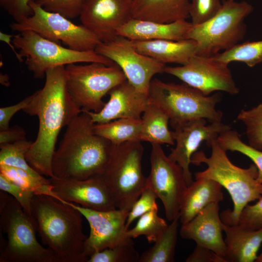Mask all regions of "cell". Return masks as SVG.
I'll use <instances>...</instances> for the list:
<instances>
[{
    "mask_svg": "<svg viewBox=\"0 0 262 262\" xmlns=\"http://www.w3.org/2000/svg\"><path fill=\"white\" fill-rule=\"evenodd\" d=\"M49 180L54 198L59 200L97 211L117 209L102 175L85 180L57 178Z\"/></svg>",
    "mask_w": 262,
    "mask_h": 262,
    "instance_id": "18",
    "label": "cell"
},
{
    "mask_svg": "<svg viewBox=\"0 0 262 262\" xmlns=\"http://www.w3.org/2000/svg\"><path fill=\"white\" fill-rule=\"evenodd\" d=\"M219 203H213L189 222L182 224L181 237L194 240L196 245L209 248L226 260V247L222 232L224 223L219 214Z\"/></svg>",
    "mask_w": 262,
    "mask_h": 262,
    "instance_id": "20",
    "label": "cell"
},
{
    "mask_svg": "<svg viewBox=\"0 0 262 262\" xmlns=\"http://www.w3.org/2000/svg\"><path fill=\"white\" fill-rule=\"evenodd\" d=\"M33 219L42 243L59 262H86L83 255L87 237L82 231V213L51 196L34 195L31 205Z\"/></svg>",
    "mask_w": 262,
    "mask_h": 262,
    "instance_id": "3",
    "label": "cell"
},
{
    "mask_svg": "<svg viewBox=\"0 0 262 262\" xmlns=\"http://www.w3.org/2000/svg\"><path fill=\"white\" fill-rule=\"evenodd\" d=\"M206 120L203 118L195 119L174 128L176 146L171 148L168 156L183 169L188 186L194 181L189 168L191 159L200 144L206 141L207 145L220 133L231 129L221 122L207 125Z\"/></svg>",
    "mask_w": 262,
    "mask_h": 262,
    "instance_id": "16",
    "label": "cell"
},
{
    "mask_svg": "<svg viewBox=\"0 0 262 262\" xmlns=\"http://www.w3.org/2000/svg\"><path fill=\"white\" fill-rule=\"evenodd\" d=\"M190 17L192 24L203 23L213 16L220 10L222 4L219 0H190Z\"/></svg>",
    "mask_w": 262,
    "mask_h": 262,
    "instance_id": "37",
    "label": "cell"
},
{
    "mask_svg": "<svg viewBox=\"0 0 262 262\" xmlns=\"http://www.w3.org/2000/svg\"><path fill=\"white\" fill-rule=\"evenodd\" d=\"M229 64L213 56L196 55L185 65L165 66L164 72L173 75L206 96L214 91L239 93Z\"/></svg>",
    "mask_w": 262,
    "mask_h": 262,
    "instance_id": "14",
    "label": "cell"
},
{
    "mask_svg": "<svg viewBox=\"0 0 262 262\" xmlns=\"http://www.w3.org/2000/svg\"><path fill=\"white\" fill-rule=\"evenodd\" d=\"M72 64L65 66L66 85L74 102L82 111H100L103 98L114 87L127 80L115 64Z\"/></svg>",
    "mask_w": 262,
    "mask_h": 262,
    "instance_id": "10",
    "label": "cell"
},
{
    "mask_svg": "<svg viewBox=\"0 0 262 262\" xmlns=\"http://www.w3.org/2000/svg\"><path fill=\"white\" fill-rule=\"evenodd\" d=\"M149 100L168 115L174 128L185 122L203 118L210 123L221 122L223 113L216 105L220 95L206 96L199 90L183 83H167L158 79L151 82Z\"/></svg>",
    "mask_w": 262,
    "mask_h": 262,
    "instance_id": "5",
    "label": "cell"
},
{
    "mask_svg": "<svg viewBox=\"0 0 262 262\" xmlns=\"http://www.w3.org/2000/svg\"><path fill=\"white\" fill-rule=\"evenodd\" d=\"M190 0H131V18L171 23L190 17Z\"/></svg>",
    "mask_w": 262,
    "mask_h": 262,
    "instance_id": "24",
    "label": "cell"
},
{
    "mask_svg": "<svg viewBox=\"0 0 262 262\" xmlns=\"http://www.w3.org/2000/svg\"><path fill=\"white\" fill-rule=\"evenodd\" d=\"M13 35L5 33L3 32H0V40L1 41L7 43L8 45L11 48L12 51L14 52L15 56L18 61L20 62H22L24 58L22 57L20 53L16 50V48L12 42V38Z\"/></svg>",
    "mask_w": 262,
    "mask_h": 262,
    "instance_id": "45",
    "label": "cell"
},
{
    "mask_svg": "<svg viewBox=\"0 0 262 262\" xmlns=\"http://www.w3.org/2000/svg\"><path fill=\"white\" fill-rule=\"evenodd\" d=\"M32 98V95L26 97L17 103L0 108V131L8 129L10 121L17 112L23 110Z\"/></svg>",
    "mask_w": 262,
    "mask_h": 262,
    "instance_id": "42",
    "label": "cell"
},
{
    "mask_svg": "<svg viewBox=\"0 0 262 262\" xmlns=\"http://www.w3.org/2000/svg\"><path fill=\"white\" fill-rule=\"evenodd\" d=\"M95 50L116 64L127 80L147 94L153 76L164 72L165 67L164 64L138 51L131 40L119 35L112 41L101 42Z\"/></svg>",
    "mask_w": 262,
    "mask_h": 262,
    "instance_id": "13",
    "label": "cell"
},
{
    "mask_svg": "<svg viewBox=\"0 0 262 262\" xmlns=\"http://www.w3.org/2000/svg\"><path fill=\"white\" fill-rule=\"evenodd\" d=\"M140 256L131 241L95 253L86 262H139Z\"/></svg>",
    "mask_w": 262,
    "mask_h": 262,
    "instance_id": "35",
    "label": "cell"
},
{
    "mask_svg": "<svg viewBox=\"0 0 262 262\" xmlns=\"http://www.w3.org/2000/svg\"><path fill=\"white\" fill-rule=\"evenodd\" d=\"M94 124L82 111L66 126L52 158L54 178L85 180L104 173L113 144L94 132Z\"/></svg>",
    "mask_w": 262,
    "mask_h": 262,
    "instance_id": "2",
    "label": "cell"
},
{
    "mask_svg": "<svg viewBox=\"0 0 262 262\" xmlns=\"http://www.w3.org/2000/svg\"><path fill=\"white\" fill-rule=\"evenodd\" d=\"M219 145L225 151H237L248 157L257 166V180L262 183V151L243 142L237 131L231 129L220 133L217 138Z\"/></svg>",
    "mask_w": 262,
    "mask_h": 262,
    "instance_id": "32",
    "label": "cell"
},
{
    "mask_svg": "<svg viewBox=\"0 0 262 262\" xmlns=\"http://www.w3.org/2000/svg\"><path fill=\"white\" fill-rule=\"evenodd\" d=\"M186 262H226L214 252L206 247L196 245L194 251L186 258Z\"/></svg>",
    "mask_w": 262,
    "mask_h": 262,
    "instance_id": "43",
    "label": "cell"
},
{
    "mask_svg": "<svg viewBox=\"0 0 262 262\" xmlns=\"http://www.w3.org/2000/svg\"><path fill=\"white\" fill-rule=\"evenodd\" d=\"M32 143L33 142L25 139L0 144V165L22 169L37 178L43 177L34 170L26 161V155Z\"/></svg>",
    "mask_w": 262,
    "mask_h": 262,
    "instance_id": "31",
    "label": "cell"
},
{
    "mask_svg": "<svg viewBox=\"0 0 262 262\" xmlns=\"http://www.w3.org/2000/svg\"><path fill=\"white\" fill-rule=\"evenodd\" d=\"M132 42L138 51L164 65L166 63L185 65L197 54V44L192 39L152 40L132 41Z\"/></svg>",
    "mask_w": 262,
    "mask_h": 262,
    "instance_id": "22",
    "label": "cell"
},
{
    "mask_svg": "<svg viewBox=\"0 0 262 262\" xmlns=\"http://www.w3.org/2000/svg\"><path fill=\"white\" fill-rule=\"evenodd\" d=\"M0 189L10 194L31 216V205L33 192L15 183L0 173Z\"/></svg>",
    "mask_w": 262,
    "mask_h": 262,
    "instance_id": "39",
    "label": "cell"
},
{
    "mask_svg": "<svg viewBox=\"0 0 262 262\" xmlns=\"http://www.w3.org/2000/svg\"><path fill=\"white\" fill-rule=\"evenodd\" d=\"M213 57L228 64L240 62L253 67L262 62V40L237 44Z\"/></svg>",
    "mask_w": 262,
    "mask_h": 262,
    "instance_id": "29",
    "label": "cell"
},
{
    "mask_svg": "<svg viewBox=\"0 0 262 262\" xmlns=\"http://www.w3.org/2000/svg\"><path fill=\"white\" fill-rule=\"evenodd\" d=\"M0 173L35 195H45L55 197L50 185L49 178H37L22 169L5 165H0Z\"/></svg>",
    "mask_w": 262,
    "mask_h": 262,
    "instance_id": "30",
    "label": "cell"
},
{
    "mask_svg": "<svg viewBox=\"0 0 262 262\" xmlns=\"http://www.w3.org/2000/svg\"><path fill=\"white\" fill-rule=\"evenodd\" d=\"M158 211L154 209L141 215L135 227L127 230V236L132 239L144 235L149 243L158 240L168 226Z\"/></svg>",
    "mask_w": 262,
    "mask_h": 262,
    "instance_id": "33",
    "label": "cell"
},
{
    "mask_svg": "<svg viewBox=\"0 0 262 262\" xmlns=\"http://www.w3.org/2000/svg\"><path fill=\"white\" fill-rule=\"evenodd\" d=\"M257 262H262V252L261 253V254L258 256V258L257 260L256 261Z\"/></svg>",
    "mask_w": 262,
    "mask_h": 262,
    "instance_id": "48",
    "label": "cell"
},
{
    "mask_svg": "<svg viewBox=\"0 0 262 262\" xmlns=\"http://www.w3.org/2000/svg\"><path fill=\"white\" fill-rule=\"evenodd\" d=\"M11 195L3 191H0V211L14 198Z\"/></svg>",
    "mask_w": 262,
    "mask_h": 262,
    "instance_id": "46",
    "label": "cell"
},
{
    "mask_svg": "<svg viewBox=\"0 0 262 262\" xmlns=\"http://www.w3.org/2000/svg\"><path fill=\"white\" fill-rule=\"evenodd\" d=\"M253 10V6L246 1L225 0L211 18L200 24L192 25L186 38L196 42L197 55L214 56L230 49L244 38L246 32L244 20Z\"/></svg>",
    "mask_w": 262,
    "mask_h": 262,
    "instance_id": "7",
    "label": "cell"
},
{
    "mask_svg": "<svg viewBox=\"0 0 262 262\" xmlns=\"http://www.w3.org/2000/svg\"><path fill=\"white\" fill-rule=\"evenodd\" d=\"M26 133L24 129L17 125L8 129L0 131V144L14 143L26 139Z\"/></svg>",
    "mask_w": 262,
    "mask_h": 262,
    "instance_id": "44",
    "label": "cell"
},
{
    "mask_svg": "<svg viewBox=\"0 0 262 262\" xmlns=\"http://www.w3.org/2000/svg\"><path fill=\"white\" fill-rule=\"evenodd\" d=\"M82 24L101 42L113 40L131 18L130 0H86L79 16Z\"/></svg>",
    "mask_w": 262,
    "mask_h": 262,
    "instance_id": "17",
    "label": "cell"
},
{
    "mask_svg": "<svg viewBox=\"0 0 262 262\" xmlns=\"http://www.w3.org/2000/svg\"><path fill=\"white\" fill-rule=\"evenodd\" d=\"M143 152L140 141L113 144L102 175L117 209L130 212L146 186L142 169Z\"/></svg>",
    "mask_w": 262,
    "mask_h": 262,
    "instance_id": "6",
    "label": "cell"
},
{
    "mask_svg": "<svg viewBox=\"0 0 262 262\" xmlns=\"http://www.w3.org/2000/svg\"><path fill=\"white\" fill-rule=\"evenodd\" d=\"M0 83L5 86L9 84V78L6 74H0Z\"/></svg>",
    "mask_w": 262,
    "mask_h": 262,
    "instance_id": "47",
    "label": "cell"
},
{
    "mask_svg": "<svg viewBox=\"0 0 262 262\" xmlns=\"http://www.w3.org/2000/svg\"><path fill=\"white\" fill-rule=\"evenodd\" d=\"M237 118L246 127L249 145L262 150V102L250 109L241 110Z\"/></svg>",
    "mask_w": 262,
    "mask_h": 262,
    "instance_id": "34",
    "label": "cell"
},
{
    "mask_svg": "<svg viewBox=\"0 0 262 262\" xmlns=\"http://www.w3.org/2000/svg\"><path fill=\"white\" fill-rule=\"evenodd\" d=\"M222 187L213 180L196 179L188 186L182 199L179 213L181 223L184 224L190 221L209 204L222 201L224 199Z\"/></svg>",
    "mask_w": 262,
    "mask_h": 262,
    "instance_id": "23",
    "label": "cell"
},
{
    "mask_svg": "<svg viewBox=\"0 0 262 262\" xmlns=\"http://www.w3.org/2000/svg\"><path fill=\"white\" fill-rule=\"evenodd\" d=\"M30 6L33 14L20 22H12L10 25L12 30L18 33L33 31L45 38L57 43L61 41L69 48L81 51L95 50L101 43L82 24H75L58 13L48 11L35 1H32Z\"/></svg>",
    "mask_w": 262,
    "mask_h": 262,
    "instance_id": "11",
    "label": "cell"
},
{
    "mask_svg": "<svg viewBox=\"0 0 262 262\" xmlns=\"http://www.w3.org/2000/svg\"></svg>",
    "mask_w": 262,
    "mask_h": 262,
    "instance_id": "49",
    "label": "cell"
},
{
    "mask_svg": "<svg viewBox=\"0 0 262 262\" xmlns=\"http://www.w3.org/2000/svg\"><path fill=\"white\" fill-rule=\"evenodd\" d=\"M86 0H35L45 10L69 19L79 16Z\"/></svg>",
    "mask_w": 262,
    "mask_h": 262,
    "instance_id": "36",
    "label": "cell"
},
{
    "mask_svg": "<svg viewBox=\"0 0 262 262\" xmlns=\"http://www.w3.org/2000/svg\"><path fill=\"white\" fill-rule=\"evenodd\" d=\"M22 111L39 120L37 137L26 155V161L40 175L54 178L51 164L59 133L82 112L67 89L65 66L46 72L44 85L32 94Z\"/></svg>",
    "mask_w": 262,
    "mask_h": 262,
    "instance_id": "1",
    "label": "cell"
},
{
    "mask_svg": "<svg viewBox=\"0 0 262 262\" xmlns=\"http://www.w3.org/2000/svg\"><path fill=\"white\" fill-rule=\"evenodd\" d=\"M207 146L211 148L210 156L199 151L192 157V164L197 165L204 163L207 166L205 170L196 173L195 178L213 180L228 191L233 201V210L224 211L220 217L226 225H236L243 209L249 202L262 197V183L257 180V167L254 164L247 168L234 165L228 157L227 151L219 145L217 138Z\"/></svg>",
    "mask_w": 262,
    "mask_h": 262,
    "instance_id": "4",
    "label": "cell"
},
{
    "mask_svg": "<svg viewBox=\"0 0 262 262\" xmlns=\"http://www.w3.org/2000/svg\"><path fill=\"white\" fill-rule=\"evenodd\" d=\"M192 26L186 20L161 23L131 18L117 31V35L131 41L187 39Z\"/></svg>",
    "mask_w": 262,
    "mask_h": 262,
    "instance_id": "21",
    "label": "cell"
},
{
    "mask_svg": "<svg viewBox=\"0 0 262 262\" xmlns=\"http://www.w3.org/2000/svg\"><path fill=\"white\" fill-rule=\"evenodd\" d=\"M0 230L7 242L0 248V262H59L37 241L33 217L14 197L0 211Z\"/></svg>",
    "mask_w": 262,
    "mask_h": 262,
    "instance_id": "8",
    "label": "cell"
},
{
    "mask_svg": "<svg viewBox=\"0 0 262 262\" xmlns=\"http://www.w3.org/2000/svg\"><path fill=\"white\" fill-rule=\"evenodd\" d=\"M60 201L78 210L89 223L90 232L84 242L83 252L87 261L95 253L132 241L127 235L126 221L129 212L119 209L97 211Z\"/></svg>",
    "mask_w": 262,
    "mask_h": 262,
    "instance_id": "15",
    "label": "cell"
},
{
    "mask_svg": "<svg viewBox=\"0 0 262 262\" xmlns=\"http://www.w3.org/2000/svg\"><path fill=\"white\" fill-rule=\"evenodd\" d=\"M35 0H0V6L14 19L20 22L33 14L30 3Z\"/></svg>",
    "mask_w": 262,
    "mask_h": 262,
    "instance_id": "41",
    "label": "cell"
},
{
    "mask_svg": "<svg viewBox=\"0 0 262 262\" xmlns=\"http://www.w3.org/2000/svg\"><path fill=\"white\" fill-rule=\"evenodd\" d=\"M12 42L22 57L26 58L27 68L35 79L44 78L50 69L72 64H114L95 50L81 51L64 47L31 31L13 35Z\"/></svg>",
    "mask_w": 262,
    "mask_h": 262,
    "instance_id": "9",
    "label": "cell"
},
{
    "mask_svg": "<svg viewBox=\"0 0 262 262\" xmlns=\"http://www.w3.org/2000/svg\"><path fill=\"white\" fill-rule=\"evenodd\" d=\"M253 205L247 204L241 212L237 225L249 230L262 229V197Z\"/></svg>",
    "mask_w": 262,
    "mask_h": 262,
    "instance_id": "40",
    "label": "cell"
},
{
    "mask_svg": "<svg viewBox=\"0 0 262 262\" xmlns=\"http://www.w3.org/2000/svg\"><path fill=\"white\" fill-rule=\"evenodd\" d=\"M110 98L98 112H86L95 124L123 118H141L149 102L148 95L141 92L127 80L112 89Z\"/></svg>",
    "mask_w": 262,
    "mask_h": 262,
    "instance_id": "19",
    "label": "cell"
},
{
    "mask_svg": "<svg viewBox=\"0 0 262 262\" xmlns=\"http://www.w3.org/2000/svg\"><path fill=\"white\" fill-rule=\"evenodd\" d=\"M158 196L149 186L147 185L139 197L130 211L127 221L126 227L128 229L131 223L141 215L154 209H158L156 200Z\"/></svg>",
    "mask_w": 262,
    "mask_h": 262,
    "instance_id": "38",
    "label": "cell"
},
{
    "mask_svg": "<svg viewBox=\"0 0 262 262\" xmlns=\"http://www.w3.org/2000/svg\"><path fill=\"white\" fill-rule=\"evenodd\" d=\"M141 120L140 141L160 145H174L173 132L168 129L169 116L162 109L149 99Z\"/></svg>",
    "mask_w": 262,
    "mask_h": 262,
    "instance_id": "26",
    "label": "cell"
},
{
    "mask_svg": "<svg viewBox=\"0 0 262 262\" xmlns=\"http://www.w3.org/2000/svg\"><path fill=\"white\" fill-rule=\"evenodd\" d=\"M180 216L171 221L154 245L142 253L139 262H173L178 239Z\"/></svg>",
    "mask_w": 262,
    "mask_h": 262,
    "instance_id": "28",
    "label": "cell"
},
{
    "mask_svg": "<svg viewBox=\"0 0 262 262\" xmlns=\"http://www.w3.org/2000/svg\"><path fill=\"white\" fill-rule=\"evenodd\" d=\"M151 169L147 178V185L162 201L166 217L172 221L179 216L188 185L183 169L165 155L161 145L151 144Z\"/></svg>",
    "mask_w": 262,
    "mask_h": 262,
    "instance_id": "12",
    "label": "cell"
},
{
    "mask_svg": "<svg viewBox=\"0 0 262 262\" xmlns=\"http://www.w3.org/2000/svg\"><path fill=\"white\" fill-rule=\"evenodd\" d=\"M141 118H123L104 123L94 124V132L113 144L140 141Z\"/></svg>",
    "mask_w": 262,
    "mask_h": 262,
    "instance_id": "27",
    "label": "cell"
},
{
    "mask_svg": "<svg viewBox=\"0 0 262 262\" xmlns=\"http://www.w3.org/2000/svg\"><path fill=\"white\" fill-rule=\"evenodd\" d=\"M227 262H253L262 244V229H246L240 225L224 224Z\"/></svg>",
    "mask_w": 262,
    "mask_h": 262,
    "instance_id": "25",
    "label": "cell"
}]
</instances>
